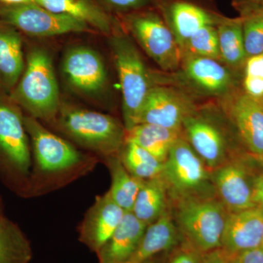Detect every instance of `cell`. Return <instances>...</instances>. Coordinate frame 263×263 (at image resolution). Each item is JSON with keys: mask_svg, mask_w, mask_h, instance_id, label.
Returning <instances> with one entry per match:
<instances>
[{"mask_svg": "<svg viewBox=\"0 0 263 263\" xmlns=\"http://www.w3.org/2000/svg\"><path fill=\"white\" fill-rule=\"evenodd\" d=\"M224 108L243 146L254 157L263 159V102L238 87L224 96Z\"/></svg>", "mask_w": 263, "mask_h": 263, "instance_id": "cell-11", "label": "cell"}, {"mask_svg": "<svg viewBox=\"0 0 263 263\" xmlns=\"http://www.w3.org/2000/svg\"><path fill=\"white\" fill-rule=\"evenodd\" d=\"M0 22L32 37H53L92 30L79 19L53 13L34 3L15 5L0 3Z\"/></svg>", "mask_w": 263, "mask_h": 263, "instance_id": "cell-9", "label": "cell"}, {"mask_svg": "<svg viewBox=\"0 0 263 263\" xmlns=\"http://www.w3.org/2000/svg\"><path fill=\"white\" fill-rule=\"evenodd\" d=\"M32 257L30 242L18 224L0 217V263H29Z\"/></svg>", "mask_w": 263, "mask_h": 263, "instance_id": "cell-27", "label": "cell"}, {"mask_svg": "<svg viewBox=\"0 0 263 263\" xmlns=\"http://www.w3.org/2000/svg\"><path fill=\"white\" fill-rule=\"evenodd\" d=\"M9 97L30 117L53 124L62 104L53 62L46 49L29 50L22 75Z\"/></svg>", "mask_w": 263, "mask_h": 263, "instance_id": "cell-4", "label": "cell"}, {"mask_svg": "<svg viewBox=\"0 0 263 263\" xmlns=\"http://www.w3.org/2000/svg\"><path fill=\"white\" fill-rule=\"evenodd\" d=\"M129 174L143 181L162 176L164 162L135 143L126 141L119 155Z\"/></svg>", "mask_w": 263, "mask_h": 263, "instance_id": "cell-28", "label": "cell"}, {"mask_svg": "<svg viewBox=\"0 0 263 263\" xmlns=\"http://www.w3.org/2000/svg\"><path fill=\"white\" fill-rule=\"evenodd\" d=\"M182 131L174 130L151 124H139L127 131L126 141L144 148L157 160L164 162Z\"/></svg>", "mask_w": 263, "mask_h": 263, "instance_id": "cell-24", "label": "cell"}, {"mask_svg": "<svg viewBox=\"0 0 263 263\" xmlns=\"http://www.w3.org/2000/svg\"><path fill=\"white\" fill-rule=\"evenodd\" d=\"M172 252L167 263H202V253L183 239Z\"/></svg>", "mask_w": 263, "mask_h": 263, "instance_id": "cell-33", "label": "cell"}, {"mask_svg": "<svg viewBox=\"0 0 263 263\" xmlns=\"http://www.w3.org/2000/svg\"><path fill=\"white\" fill-rule=\"evenodd\" d=\"M182 67L186 79L200 91L211 95H226L237 89L234 71L215 59L183 57Z\"/></svg>", "mask_w": 263, "mask_h": 263, "instance_id": "cell-18", "label": "cell"}, {"mask_svg": "<svg viewBox=\"0 0 263 263\" xmlns=\"http://www.w3.org/2000/svg\"><path fill=\"white\" fill-rule=\"evenodd\" d=\"M147 227L133 212H126L114 234L97 252L99 263L125 262L139 245Z\"/></svg>", "mask_w": 263, "mask_h": 263, "instance_id": "cell-21", "label": "cell"}, {"mask_svg": "<svg viewBox=\"0 0 263 263\" xmlns=\"http://www.w3.org/2000/svg\"><path fill=\"white\" fill-rule=\"evenodd\" d=\"M232 3L240 16L263 10V0H232Z\"/></svg>", "mask_w": 263, "mask_h": 263, "instance_id": "cell-36", "label": "cell"}, {"mask_svg": "<svg viewBox=\"0 0 263 263\" xmlns=\"http://www.w3.org/2000/svg\"><path fill=\"white\" fill-rule=\"evenodd\" d=\"M32 3H34L33 0H0L1 4L8 5L28 4Z\"/></svg>", "mask_w": 263, "mask_h": 263, "instance_id": "cell-38", "label": "cell"}, {"mask_svg": "<svg viewBox=\"0 0 263 263\" xmlns=\"http://www.w3.org/2000/svg\"><path fill=\"white\" fill-rule=\"evenodd\" d=\"M53 124L69 140L103 160L119 155L126 143L124 124L108 114L62 105Z\"/></svg>", "mask_w": 263, "mask_h": 263, "instance_id": "cell-3", "label": "cell"}, {"mask_svg": "<svg viewBox=\"0 0 263 263\" xmlns=\"http://www.w3.org/2000/svg\"><path fill=\"white\" fill-rule=\"evenodd\" d=\"M221 61L235 72H241L247 59L243 34V20L224 18L216 26Z\"/></svg>", "mask_w": 263, "mask_h": 263, "instance_id": "cell-23", "label": "cell"}, {"mask_svg": "<svg viewBox=\"0 0 263 263\" xmlns=\"http://www.w3.org/2000/svg\"><path fill=\"white\" fill-rule=\"evenodd\" d=\"M260 163L257 171H252V189L256 205L263 208V159H260Z\"/></svg>", "mask_w": 263, "mask_h": 263, "instance_id": "cell-35", "label": "cell"}, {"mask_svg": "<svg viewBox=\"0 0 263 263\" xmlns=\"http://www.w3.org/2000/svg\"><path fill=\"white\" fill-rule=\"evenodd\" d=\"M53 13L70 15L103 34H114L119 22L98 0H33Z\"/></svg>", "mask_w": 263, "mask_h": 263, "instance_id": "cell-19", "label": "cell"}, {"mask_svg": "<svg viewBox=\"0 0 263 263\" xmlns=\"http://www.w3.org/2000/svg\"><path fill=\"white\" fill-rule=\"evenodd\" d=\"M194 114L186 96L164 86H152L140 114L139 124H151L182 131L185 119Z\"/></svg>", "mask_w": 263, "mask_h": 263, "instance_id": "cell-12", "label": "cell"}, {"mask_svg": "<svg viewBox=\"0 0 263 263\" xmlns=\"http://www.w3.org/2000/svg\"><path fill=\"white\" fill-rule=\"evenodd\" d=\"M183 57H202L221 61L216 26H206L199 29L181 48Z\"/></svg>", "mask_w": 263, "mask_h": 263, "instance_id": "cell-29", "label": "cell"}, {"mask_svg": "<svg viewBox=\"0 0 263 263\" xmlns=\"http://www.w3.org/2000/svg\"><path fill=\"white\" fill-rule=\"evenodd\" d=\"M24 67L25 57L21 32L0 22V94L9 96Z\"/></svg>", "mask_w": 263, "mask_h": 263, "instance_id": "cell-20", "label": "cell"}, {"mask_svg": "<svg viewBox=\"0 0 263 263\" xmlns=\"http://www.w3.org/2000/svg\"><path fill=\"white\" fill-rule=\"evenodd\" d=\"M162 15L174 33L180 48L199 29L206 26H217L224 17L186 0H175L164 4L159 3Z\"/></svg>", "mask_w": 263, "mask_h": 263, "instance_id": "cell-15", "label": "cell"}, {"mask_svg": "<svg viewBox=\"0 0 263 263\" xmlns=\"http://www.w3.org/2000/svg\"><path fill=\"white\" fill-rule=\"evenodd\" d=\"M240 72L242 91L251 98L263 102V53L247 57Z\"/></svg>", "mask_w": 263, "mask_h": 263, "instance_id": "cell-30", "label": "cell"}, {"mask_svg": "<svg viewBox=\"0 0 263 263\" xmlns=\"http://www.w3.org/2000/svg\"><path fill=\"white\" fill-rule=\"evenodd\" d=\"M243 163L240 160L228 161L213 171L214 190L229 212L257 206L252 189V171Z\"/></svg>", "mask_w": 263, "mask_h": 263, "instance_id": "cell-13", "label": "cell"}, {"mask_svg": "<svg viewBox=\"0 0 263 263\" xmlns=\"http://www.w3.org/2000/svg\"><path fill=\"white\" fill-rule=\"evenodd\" d=\"M125 213L108 192L98 195L79 226V240L97 253L114 234Z\"/></svg>", "mask_w": 263, "mask_h": 263, "instance_id": "cell-14", "label": "cell"}, {"mask_svg": "<svg viewBox=\"0 0 263 263\" xmlns=\"http://www.w3.org/2000/svg\"><path fill=\"white\" fill-rule=\"evenodd\" d=\"M186 140L209 170H215L228 162L224 136L214 123L195 114L183 122Z\"/></svg>", "mask_w": 263, "mask_h": 263, "instance_id": "cell-17", "label": "cell"}, {"mask_svg": "<svg viewBox=\"0 0 263 263\" xmlns=\"http://www.w3.org/2000/svg\"><path fill=\"white\" fill-rule=\"evenodd\" d=\"M110 14L123 16L157 7L160 0H98Z\"/></svg>", "mask_w": 263, "mask_h": 263, "instance_id": "cell-32", "label": "cell"}, {"mask_svg": "<svg viewBox=\"0 0 263 263\" xmlns=\"http://www.w3.org/2000/svg\"><path fill=\"white\" fill-rule=\"evenodd\" d=\"M263 245V208L257 205L238 212H229L221 248L234 254L259 248Z\"/></svg>", "mask_w": 263, "mask_h": 263, "instance_id": "cell-16", "label": "cell"}, {"mask_svg": "<svg viewBox=\"0 0 263 263\" xmlns=\"http://www.w3.org/2000/svg\"><path fill=\"white\" fill-rule=\"evenodd\" d=\"M229 260L230 263H263V249L259 247L229 254Z\"/></svg>", "mask_w": 263, "mask_h": 263, "instance_id": "cell-34", "label": "cell"}, {"mask_svg": "<svg viewBox=\"0 0 263 263\" xmlns=\"http://www.w3.org/2000/svg\"><path fill=\"white\" fill-rule=\"evenodd\" d=\"M202 263H230L229 254L222 248H218L202 254Z\"/></svg>", "mask_w": 263, "mask_h": 263, "instance_id": "cell-37", "label": "cell"}, {"mask_svg": "<svg viewBox=\"0 0 263 263\" xmlns=\"http://www.w3.org/2000/svg\"><path fill=\"white\" fill-rule=\"evenodd\" d=\"M3 209H4V205H3V200H2V197L0 196V217L4 216L3 215Z\"/></svg>", "mask_w": 263, "mask_h": 263, "instance_id": "cell-40", "label": "cell"}, {"mask_svg": "<svg viewBox=\"0 0 263 263\" xmlns=\"http://www.w3.org/2000/svg\"><path fill=\"white\" fill-rule=\"evenodd\" d=\"M162 178L174 200L197 195H213L212 175L202 159L182 137L170 151L164 162Z\"/></svg>", "mask_w": 263, "mask_h": 263, "instance_id": "cell-8", "label": "cell"}, {"mask_svg": "<svg viewBox=\"0 0 263 263\" xmlns=\"http://www.w3.org/2000/svg\"><path fill=\"white\" fill-rule=\"evenodd\" d=\"M243 34L247 57L263 53V10L243 15Z\"/></svg>", "mask_w": 263, "mask_h": 263, "instance_id": "cell-31", "label": "cell"}, {"mask_svg": "<svg viewBox=\"0 0 263 263\" xmlns=\"http://www.w3.org/2000/svg\"><path fill=\"white\" fill-rule=\"evenodd\" d=\"M143 263H162V260H161V259L159 258V257H157V255H156L155 257L148 259V260H146V262Z\"/></svg>", "mask_w": 263, "mask_h": 263, "instance_id": "cell-39", "label": "cell"}, {"mask_svg": "<svg viewBox=\"0 0 263 263\" xmlns=\"http://www.w3.org/2000/svg\"><path fill=\"white\" fill-rule=\"evenodd\" d=\"M103 160L111 178V184L108 191L110 197L126 212H132L137 195L144 181L129 174L119 155Z\"/></svg>", "mask_w": 263, "mask_h": 263, "instance_id": "cell-26", "label": "cell"}, {"mask_svg": "<svg viewBox=\"0 0 263 263\" xmlns=\"http://www.w3.org/2000/svg\"><path fill=\"white\" fill-rule=\"evenodd\" d=\"M262 249H263V245H262Z\"/></svg>", "mask_w": 263, "mask_h": 263, "instance_id": "cell-41", "label": "cell"}, {"mask_svg": "<svg viewBox=\"0 0 263 263\" xmlns=\"http://www.w3.org/2000/svg\"><path fill=\"white\" fill-rule=\"evenodd\" d=\"M168 193L162 176L144 181L132 212L139 220L150 226L167 212Z\"/></svg>", "mask_w": 263, "mask_h": 263, "instance_id": "cell-25", "label": "cell"}, {"mask_svg": "<svg viewBox=\"0 0 263 263\" xmlns=\"http://www.w3.org/2000/svg\"><path fill=\"white\" fill-rule=\"evenodd\" d=\"M177 226L168 212L147 227L136 251L124 263H143L164 252H171L181 243Z\"/></svg>", "mask_w": 263, "mask_h": 263, "instance_id": "cell-22", "label": "cell"}, {"mask_svg": "<svg viewBox=\"0 0 263 263\" xmlns=\"http://www.w3.org/2000/svg\"><path fill=\"white\" fill-rule=\"evenodd\" d=\"M32 149L22 109L0 94V181L15 195L29 198Z\"/></svg>", "mask_w": 263, "mask_h": 263, "instance_id": "cell-2", "label": "cell"}, {"mask_svg": "<svg viewBox=\"0 0 263 263\" xmlns=\"http://www.w3.org/2000/svg\"><path fill=\"white\" fill-rule=\"evenodd\" d=\"M174 200L175 221L183 239L202 254L221 248L229 214L221 200L213 195Z\"/></svg>", "mask_w": 263, "mask_h": 263, "instance_id": "cell-5", "label": "cell"}, {"mask_svg": "<svg viewBox=\"0 0 263 263\" xmlns=\"http://www.w3.org/2000/svg\"><path fill=\"white\" fill-rule=\"evenodd\" d=\"M110 48L120 81L126 131L138 125L140 114L152 89L149 75L139 51L127 36L114 34Z\"/></svg>", "mask_w": 263, "mask_h": 263, "instance_id": "cell-6", "label": "cell"}, {"mask_svg": "<svg viewBox=\"0 0 263 263\" xmlns=\"http://www.w3.org/2000/svg\"><path fill=\"white\" fill-rule=\"evenodd\" d=\"M62 72L72 91L86 98L100 96L108 86V73L98 51L86 46H74L65 51Z\"/></svg>", "mask_w": 263, "mask_h": 263, "instance_id": "cell-10", "label": "cell"}, {"mask_svg": "<svg viewBox=\"0 0 263 263\" xmlns=\"http://www.w3.org/2000/svg\"><path fill=\"white\" fill-rule=\"evenodd\" d=\"M32 149L29 198L65 187L94 171L100 158L78 150L70 142L53 134L38 119L24 115Z\"/></svg>", "mask_w": 263, "mask_h": 263, "instance_id": "cell-1", "label": "cell"}, {"mask_svg": "<svg viewBox=\"0 0 263 263\" xmlns=\"http://www.w3.org/2000/svg\"><path fill=\"white\" fill-rule=\"evenodd\" d=\"M138 44L163 70H175L182 53L174 33L162 15L154 8L121 16Z\"/></svg>", "mask_w": 263, "mask_h": 263, "instance_id": "cell-7", "label": "cell"}]
</instances>
